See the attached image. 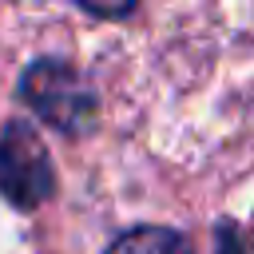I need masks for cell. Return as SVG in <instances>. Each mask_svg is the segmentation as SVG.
<instances>
[{
    "label": "cell",
    "mask_w": 254,
    "mask_h": 254,
    "mask_svg": "<svg viewBox=\"0 0 254 254\" xmlns=\"http://www.w3.org/2000/svg\"><path fill=\"white\" fill-rule=\"evenodd\" d=\"M20 99L32 107L36 119H44L60 135H87L99 119L95 87L67 60L48 56V60L28 64L20 75Z\"/></svg>",
    "instance_id": "cell-1"
},
{
    "label": "cell",
    "mask_w": 254,
    "mask_h": 254,
    "mask_svg": "<svg viewBox=\"0 0 254 254\" xmlns=\"http://www.w3.org/2000/svg\"><path fill=\"white\" fill-rule=\"evenodd\" d=\"M107 254H190V242L167 226H135L119 234Z\"/></svg>",
    "instance_id": "cell-3"
},
{
    "label": "cell",
    "mask_w": 254,
    "mask_h": 254,
    "mask_svg": "<svg viewBox=\"0 0 254 254\" xmlns=\"http://www.w3.org/2000/svg\"><path fill=\"white\" fill-rule=\"evenodd\" d=\"M83 12H91V16H103V20H115V16H127L139 0H75Z\"/></svg>",
    "instance_id": "cell-4"
},
{
    "label": "cell",
    "mask_w": 254,
    "mask_h": 254,
    "mask_svg": "<svg viewBox=\"0 0 254 254\" xmlns=\"http://www.w3.org/2000/svg\"><path fill=\"white\" fill-rule=\"evenodd\" d=\"M0 194L16 210H40L56 194V167L28 119H8L0 131Z\"/></svg>",
    "instance_id": "cell-2"
},
{
    "label": "cell",
    "mask_w": 254,
    "mask_h": 254,
    "mask_svg": "<svg viewBox=\"0 0 254 254\" xmlns=\"http://www.w3.org/2000/svg\"><path fill=\"white\" fill-rule=\"evenodd\" d=\"M214 254H246V242H242V230L234 222H222L218 234H214Z\"/></svg>",
    "instance_id": "cell-5"
}]
</instances>
